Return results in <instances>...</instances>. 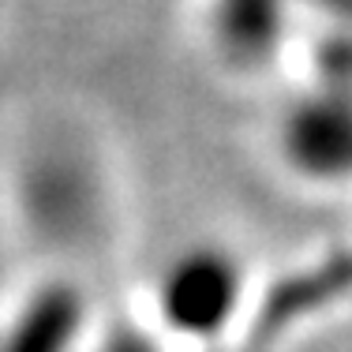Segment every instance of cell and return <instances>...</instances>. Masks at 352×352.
<instances>
[{"label": "cell", "instance_id": "cell-3", "mask_svg": "<svg viewBox=\"0 0 352 352\" xmlns=\"http://www.w3.org/2000/svg\"><path fill=\"white\" fill-rule=\"evenodd\" d=\"M82 338V304L68 289H45L0 326V352H75Z\"/></svg>", "mask_w": 352, "mask_h": 352}, {"label": "cell", "instance_id": "cell-2", "mask_svg": "<svg viewBox=\"0 0 352 352\" xmlns=\"http://www.w3.org/2000/svg\"><path fill=\"white\" fill-rule=\"evenodd\" d=\"M345 98L330 90L300 98L281 120V154L300 176L311 180H341L345 173Z\"/></svg>", "mask_w": 352, "mask_h": 352}, {"label": "cell", "instance_id": "cell-1", "mask_svg": "<svg viewBox=\"0 0 352 352\" xmlns=\"http://www.w3.org/2000/svg\"><path fill=\"white\" fill-rule=\"evenodd\" d=\"M244 300V258L221 244H199L165 263L154 289V318L173 338L214 349L236 326Z\"/></svg>", "mask_w": 352, "mask_h": 352}]
</instances>
